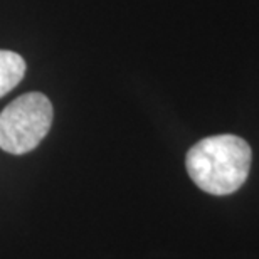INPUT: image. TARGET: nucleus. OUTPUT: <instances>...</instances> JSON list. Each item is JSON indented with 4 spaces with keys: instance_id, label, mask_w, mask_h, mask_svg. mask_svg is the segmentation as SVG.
<instances>
[{
    "instance_id": "nucleus-1",
    "label": "nucleus",
    "mask_w": 259,
    "mask_h": 259,
    "mask_svg": "<svg viewBox=\"0 0 259 259\" xmlns=\"http://www.w3.org/2000/svg\"><path fill=\"white\" fill-rule=\"evenodd\" d=\"M249 143L236 135H215L189 150L185 165L199 189L212 195L236 192L246 182L251 168Z\"/></svg>"
},
{
    "instance_id": "nucleus-2",
    "label": "nucleus",
    "mask_w": 259,
    "mask_h": 259,
    "mask_svg": "<svg viewBox=\"0 0 259 259\" xmlns=\"http://www.w3.org/2000/svg\"><path fill=\"white\" fill-rule=\"evenodd\" d=\"M54 110L42 93L19 96L0 113V148L12 155L29 153L53 125Z\"/></svg>"
},
{
    "instance_id": "nucleus-3",
    "label": "nucleus",
    "mask_w": 259,
    "mask_h": 259,
    "mask_svg": "<svg viewBox=\"0 0 259 259\" xmlns=\"http://www.w3.org/2000/svg\"><path fill=\"white\" fill-rule=\"evenodd\" d=\"M25 61L14 51L0 49V98H4L25 76Z\"/></svg>"
}]
</instances>
